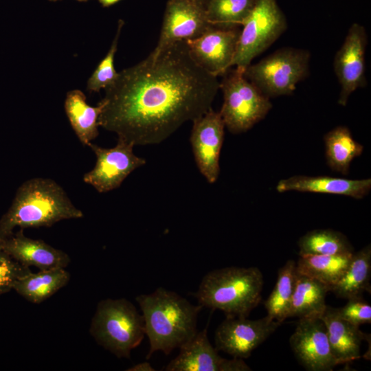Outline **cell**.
<instances>
[{"mask_svg": "<svg viewBox=\"0 0 371 371\" xmlns=\"http://www.w3.org/2000/svg\"><path fill=\"white\" fill-rule=\"evenodd\" d=\"M320 318L325 324L332 353L339 364L359 359L361 341L370 336L359 326L341 319L336 308L326 306Z\"/></svg>", "mask_w": 371, "mask_h": 371, "instance_id": "obj_19", "label": "cell"}, {"mask_svg": "<svg viewBox=\"0 0 371 371\" xmlns=\"http://www.w3.org/2000/svg\"><path fill=\"white\" fill-rule=\"evenodd\" d=\"M78 1H86L87 0H78Z\"/></svg>", "mask_w": 371, "mask_h": 371, "instance_id": "obj_34", "label": "cell"}, {"mask_svg": "<svg viewBox=\"0 0 371 371\" xmlns=\"http://www.w3.org/2000/svg\"><path fill=\"white\" fill-rule=\"evenodd\" d=\"M309 51L278 49L244 71L245 76L269 98L291 95L310 71Z\"/></svg>", "mask_w": 371, "mask_h": 371, "instance_id": "obj_6", "label": "cell"}, {"mask_svg": "<svg viewBox=\"0 0 371 371\" xmlns=\"http://www.w3.org/2000/svg\"><path fill=\"white\" fill-rule=\"evenodd\" d=\"M263 284L258 268L229 267L208 272L192 294L203 308L221 311L226 317H247L261 301Z\"/></svg>", "mask_w": 371, "mask_h": 371, "instance_id": "obj_4", "label": "cell"}, {"mask_svg": "<svg viewBox=\"0 0 371 371\" xmlns=\"http://www.w3.org/2000/svg\"><path fill=\"white\" fill-rule=\"evenodd\" d=\"M287 26L285 14L276 0H256L242 25L232 67L245 71L282 36Z\"/></svg>", "mask_w": 371, "mask_h": 371, "instance_id": "obj_8", "label": "cell"}, {"mask_svg": "<svg viewBox=\"0 0 371 371\" xmlns=\"http://www.w3.org/2000/svg\"><path fill=\"white\" fill-rule=\"evenodd\" d=\"M211 26L203 0H168L159 38L152 53L157 54L177 42L194 39Z\"/></svg>", "mask_w": 371, "mask_h": 371, "instance_id": "obj_12", "label": "cell"}, {"mask_svg": "<svg viewBox=\"0 0 371 371\" xmlns=\"http://www.w3.org/2000/svg\"><path fill=\"white\" fill-rule=\"evenodd\" d=\"M240 34L239 27L211 26L200 36L186 41L194 60L206 71L218 77L232 67Z\"/></svg>", "mask_w": 371, "mask_h": 371, "instance_id": "obj_15", "label": "cell"}, {"mask_svg": "<svg viewBox=\"0 0 371 371\" xmlns=\"http://www.w3.org/2000/svg\"><path fill=\"white\" fill-rule=\"evenodd\" d=\"M50 1H56V0H50Z\"/></svg>", "mask_w": 371, "mask_h": 371, "instance_id": "obj_35", "label": "cell"}, {"mask_svg": "<svg viewBox=\"0 0 371 371\" xmlns=\"http://www.w3.org/2000/svg\"><path fill=\"white\" fill-rule=\"evenodd\" d=\"M289 342L297 359L307 370L331 371L339 365L321 318L299 319Z\"/></svg>", "mask_w": 371, "mask_h": 371, "instance_id": "obj_14", "label": "cell"}, {"mask_svg": "<svg viewBox=\"0 0 371 371\" xmlns=\"http://www.w3.org/2000/svg\"><path fill=\"white\" fill-rule=\"evenodd\" d=\"M30 272V267L14 260L0 245V295L12 290L19 278Z\"/></svg>", "mask_w": 371, "mask_h": 371, "instance_id": "obj_30", "label": "cell"}, {"mask_svg": "<svg viewBox=\"0 0 371 371\" xmlns=\"http://www.w3.org/2000/svg\"><path fill=\"white\" fill-rule=\"evenodd\" d=\"M278 192L296 191L350 196L365 197L371 190V179H348L329 176L295 175L281 179L276 186Z\"/></svg>", "mask_w": 371, "mask_h": 371, "instance_id": "obj_18", "label": "cell"}, {"mask_svg": "<svg viewBox=\"0 0 371 371\" xmlns=\"http://www.w3.org/2000/svg\"><path fill=\"white\" fill-rule=\"evenodd\" d=\"M65 110L78 139L84 146H88L99 134L98 118L102 104L99 102L97 106L89 105L84 93L75 89L67 92Z\"/></svg>", "mask_w": 371, "mask_h": 371, "instance_id": "obj_22", "label": "cell"}, {"mask_svg": "<svg viewBox=\"0 0 371 371\" xmlns=\"http://www.w3.org/2000/svg\"><path fill=\"white\" fill-rule=\"evenodd\" d=\"M23 229L0 240L3 249L14 260L39 270L65 268L69 264L70 258L65 251L53 247L43 240L25 236Z\"/></svg>", "mask_w": 371, "mask_h": 371, "instance_id": "obj_17", "label": "cell"}, {"mask_svg": "<svg viewBox=\"0 0 371 371\" xmlns=\"http://www.w3.org/2000/svg\"><path fill=\"white\" fill-rule=\"evenodd\" d=\"M296 275V262L293 260H287L278 269L276 283L265 302L267 315L280 324L288 318Z\"/></svg>", "mask_w": 371, "mask_h": 371, "instance_id": "obj_26", "label": "cell"}, {"mask_svg": "<svg viewBox=\"0 0 371 371\" xmlns=\"http://www.w3.org/2000/svg\"><path fill=\"white\" fill-rule=\"evenodd\" d=\"M280 324L268 315L254 320L226 317L216 329L215 348L232 357L247 359Z\"/></svg>", "mask_w": 371, "mask_h": 371, "instance_id": "obj_10", "label": "cell"}, {"mask_svg": "<svg viewBox=\"0 0 371 371\" xmlns=\"http://www.w3.org/2000/svg\"><path fill=\"white\" fill-rule=\"evenodd\" d=\"M330 288L322 282L297 273L288 318H320L326 308Z\"/></svg>", "mask_w": 371, "mask_h": 371, "instance_id": "obj_20", "label": "cell"}, {"mask_svg": "<svg viewBox=\"0 0 371 371\" xmlns=\"http://www.w3.org/2000/svg\"><path fill=\"white\" fill-rule=\"evenodd\" d=\"M299 255H338L353 253V248L342 233L330 229H314L298 240Z\"/></svg>", "mask_w": 371, "mask_h": 371, "instance_id": "obj_27", "label": "cell"}, {"mask_svg": "<svg viewBox=\"0 0 371 371\" xmlns=\"http://www.w3.org/2000/svg\"><path fill=\"white\" fill-rule=\"evenodd\" d=\"M352 254L301 256L296 270L326 284L331 291L347 269Z\"/></svg>", "mask_w": 371, "mask_h": 371, "instance_id": "obj_25", "label": "cell"}, {"mask_svg": "<svg viewBox=\"0 0 371 371\" xmlns=\"http://www.w3.org/2000/svg\"><path fill=\"white\" fill-rule=\"evenodd\" d=\"M89 332L95 341L117 358H130L146 335L144 320L125 298H107L98 302Z\"/></svg>", "mask_w": 371, "mask_h": 371, "instance_id": "obj_5", "label": "cell"}, {"mask_svg": "<svg viewBox=\"0 0 371 371\" xmlns=\"http://www.w3.org/2000/svg\"><path fill=\"white\" fill-rule=\"evenodd\" d=\"M126 371H155V369L148 362H142L134 365L126 370Z\"/></svg>", "mask_w": 371, "mask_h": 371, "instance_id": "obj_32", "label": "cell"}, {"mask_svg": "<svg viewBox=\"0 0 371 371\" xmlns=\"http://www.w3.org/2000/svg\"><path fill=\"white\" fill-rule=\"evenodd\" d=\"M190 144L201 174L210 183H215L220 174V155L225 124L219 112L212 109L192 121Z\"/></svg>", "mask_w": 371, "mask_h": 371, "instance_id": "obj_13", "label": "cell"}, {"mask_svg": "<svg viewBox=\"0 0 371 371\" xmlns=\"http://www.w3.org/2000/svg\"><path fill=\"white\" fill-rule=\"evenodd\" d=\"M256 0H203L210 24L221 29L242 26L251 12Z\"/></svg>", "mask_w": 371, "mask_h": 371, "instance_id": "obj_28", "label": "cell"}, {"mask_svg": "<svg viewBox=\"0 0 371 371\" xmlns=\"http://www.w3.org/2000/svg\"><path fill=\"white\" fill-rule=\"evenodd\" d=\"M69 279V273L63 267L39 270L19 278L12 289L27 301L40 304L64 287Z\"/></svg>", "mask_w": 371, "mask_h": 371, "instance_id": "obj_21", "label": "cell"}, {"mask_svg": "<svg viewBox=\"0 0 371 371\" xmlns=\"http://www.w3.org/2000/svg\"><path fill=\"white\" fill-rule=\"evenodd\" d=\"M220 82L175 43L118 73L100 102L99 126L136 145L165 140L210 109Z\"/></svg>", "mask_w": 371, "mask_h": 371, "instance_id": "obj_1", "label": "cell"}, {"mask_svg": "<svg viewBox=\"0 0 371 371\" xmlns=\"http://www.w3.org/2000/svg\"><path fill=\"white\" fill-rule=\"evenodd\" d=\"M368 41L364 26L354 23L335 56L333 67L340 85L337 102L341 106H345L350 95L366 85L365 56Z\"/></svg>", "mask_w": 371, "mask_h": 371, "instance_id": "obj_11", "label": "cell"}, {"mask_svg": "<svg viewBox=\"0 0 371 371\" xmlns=\"http://www.w3.org/2000/svg\"><path fill=\"white\" fill-rule=\"evenodd\" d=\"M88 146L95 155L96 162L84 175L83 181L100 193L119 188L133 171L146 164L144 159L134 154L133 144L120 139L112 148H102L91 142Z\"/></svg>", "mask_w": 371, "mask_h": 371, "instance_id": "obj_9", "label": "cell"}, {"mask_svg": "<svg viewBox=\"0 0 371 371\" xmlns=\"http://www.w3.org/2000/svg\"><path fill=\"white\" fill-rule=\"evenodd\" d=\"M123 25L124 21L119 20L117 30L109 52L87 81V89L89 92H99L101 89H105L117 77L118 73L114 67V58Z\"/></svg>", "mask_w": 371, "mask_h": 371, "instance_id": "obj_29", "label": "cell"}, {"mask_svg": "<svg viewBox=\"0 0 371 371\" xmlns=\"http://www.w3.org/2000/svg\"><path fill=\"white\" fill-rule=\"evenodd\" d=\"M324 141L328 166L333 171L348 175L351 162L362 154L363 146L345 126L329 131L324 136Z\"/></svg>", "mask_w": 371, "mask_h": 371, "instance_id": "obj_24", "label": "cell"}, {"mask_svg": "<svg viewBox=\"0 0 371 371\" xmlns=\"http://www.w3.org/2000/svg\"><path fill=\"white\" fill-rule=\"evenodd\" d=\"M98 1L103 7H109L117 3L120 0H98Z\"/></svg>", "mask_w": 371, "mask_h": 371, "instance_id": "obj_33", "label": "cell"}, {"mask_svg": "<svg viewBox=\"0 0 371 371\" xmlns=\"http://www.w3.org/2000/svg\"><path fill=\"white\" fill-rule=\"evenodd\" d=\"M336 311L341 319L355 326L371 323V306L361 296L348 299L346 304Z\"/></svg>", "mask_w": 371, "mask_h": 371, "instance_id": "obj_31", "label": "cell"}, {"mask_svg": "<svg viewBox=\"0 0 371 371\" xmlns=\"http://www.w3.org/2000/svg\"><path fill=\"white\" fill-rule=\"evenodd\" d=\"M83 216L55 181L33 178L20 186L12 205L1 218L0 240L12 235L16 227H51L60 221Z\"/></svg>", "mask_w": 371, "mask_h": 371, "instance_id": "obj_3", "label": "cell"}, {"mask_svg": "<svg viewBox=\"0 0 371 371\" xmlns=\"http://www.w3.org/2000/svg\"><path fill=\"white\" fill-rule=\"evenodd\" d=\"M371 246L368 245L352 254L345 272L331 291L338 297L349 299L370 293Z\"/></svg>", "mask_w": 371, "mask_h": 371, "instance_id": "obj_23", "label": "cell"}, {"mask_svg": "<svg viewBox=\"0 0 371 371\" xmlns=\"http://www.w3.org/2000/svg\"><path fill=\"white\" fill-rule=\"evenodd\" d=\"M166 371H250L243 359L221 357L207 337V329L179 348V355L165 367Z\"/></svg>", "mask_w": 371, "mask_h": 371, "instance_id": "obj_16", "label": "cell"}, {"mask_svg": "<svg viewBox=\"0 0 371 371\" xmlns=\"http://www.w3.org/2000/svg\"><path fill=\"white\" fill-rule=\"evenodd\" d=\"M135 300L142 312L150 343L147 359L156 351L169 355L197 333L198 315L203 308L199 304H192L176 292L163 287L137 295Z\"/></svg>", "mask_w": 371, "mask_h": 371, "instance_id": "obj_2", "label": "cell"}, {"mask_svg": "<svg viewBox=\"0 0 371 371\" xmlns=\"http://www.w3.org/2000/svg\"><path fill=\"white\" fill-rule=\"evenodd\" d=\"M223 102L219 111L225 126L232 133L245 132L263 120L272 108L264 95L244 75V71L229 69L219 84Z\"/></svg>", "mask_w": 371, "mask_h": 371, "instance_id": "obj_7", "label": "cell"}]
</instances>
